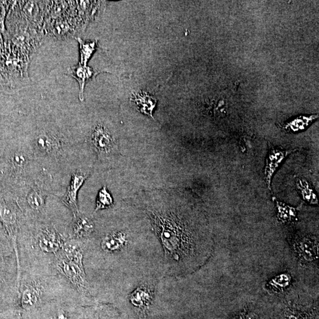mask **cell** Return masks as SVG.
<instances>
[{
	"mask_svg": "<svg viewBox=\"0 0 319 319\" xmlns=\"http://www.w3.org/2000/svg\"><path fill=\"white\" fill-rule=\"evenodd\" d=\"M239 319H257V316L254 313L248 312V313H244L241 314Z\"/></svg>",
	"mask_w": 319,
	"mask_h": 319,
	"instance_id": "484cf974",
	"label": "cell"
},
{
	"mask_svg": "<svg viewBox=\"0 0 319 319\" xmlns=\"http://www.w3.org/2000/svg\"><path fill=\"white\" fill-rule=\"evenodd\" d=\"M296 186L305 201L310 204H318L317 195L315 193L313 187L306 179L301 177H297Z\"/></svg>",
	"mask_w": 319,
	"mask_h": 319,
	"instance_id": "ffe728a7",
	"label": "cell"
},
{
	"mask_svg": "<svg viewBox=\"0 0 319 319\" xmlns=\"http://www.w3.org/2000/svg\"><path fill=\"white\" fill-rule=\"evenodd\" d=\"M113 200L111 193L106 185L102 186L99 190L96 198V207L95 212L102 210V209L111 208L113 205Z\"/></svg>",
	"mask_w": 319,
	"mask_h": 319,
	"instance_id": "603a6c76",
	"label": "cell"
},
{
	"mask_svg": "<svg viewBox=\"0 0 319 319\" xmlns=\"http://www.w3.org/2000/svg\"><path fill=\"white\" fill-rule=\"evenodd\" d=\"M318 117L317 114L300 115L285 124L283 129L289 133H299L306 130Z\"/></svg>",
	"mask_w": 319,
	"mask_h": 319,
	"instance_id": "e0dca14e",
	"label": "cell"
},
{
	"mask_svg": "<svg viewBox=\"0 0 319 319\" xmlns=\"http://www.w3.org/2000/svg\"><path fill=\"white\" fill-rule=\"evenodd\" d=\"M3 187L0 189V221L15 253L17 276L20 277V264L17 239L23 212L16 196L10 190Z\"/></svg>",
	"mask_w": 319,
	"mask_h": 319,
	"instance_id": "3957f363",
	"label": "cell"
},
{
	"mask_svg": "<svg viewBox=\"0 0 319 319\" xmlns=\"http://www.w3.org/2000/svg\"><path fill=\"white\" fill-rule=\"evenodd\" d=\"M62 249L65 256L64 257L74 263L84 267L83 249L78 241L72 240L64 243Z\"/></svg>",
	"mask_w": 319,
	"mask_h": 319,
	"instance_id": "5bb4252c",
	"label": "cell"
},
{
	"mask_svg": "<svg viewBox=\"0 0 319 319\" xmlns=\"http://www.w3.org/2000/svg\"><path fill=\"white\" fill-rule=\"evenodd\" d=\"M131 100L136 103L141 112L149 116H152V111L157 104V99L147 92H139L133 93Z\"/></svg>",
	"mask_w": 319,
	"mask_h": 319,
	"instance_id": "4fadbf2b",
	"label": "cell"
},
{
	"mask_svg": "<svg viewBox=\"0 0 319 319\" xmlns=\"http://www.w3.org/2000/svg\"><path fill=\"white\" fill-rule=\"evenodd\" d=\"M58 267L73 285L82 292L87 290V283L84 267L64 257L60 259Z\"/></svg>",
	"mask_w": 319,
	"mask_h": 319,
	"instance_id": "52a82bcc",
	"label": "cell"
},
{
	"mask_svg": "<svg viewBox=\"0 0 319 319\" xmlns=\"http://www.w3.org/2000/svg\"><path fill=\"white\" fill-rule=\"evenodd\" d=\"M51 193L40 184L33 183L25 186L16 195L21 211L31 218L44 219L46 214V202Z\"/></svg>",
	"mask_w": 319,
	"mask_h": 319,
	"instance_id": "277c9868",
	"label": "cell"
},
{
	"mask_svg": "<svg viewBox=\"0 0 319 319\" xmlns=\"http://www.w3.org/2000/svg\"><path fill=\"white\" fill-rule=\"evenodd\" d=\"M147 214L169 260L191 272L208 260L214 244L207 225L194 212L161 208L149 209Z\"/></svg>",
	"mask_w": 319,
	"mask_h": 319,
	"instance_id": "6da1fadb",
	"label": "cell"
},
{
	"mask_svg": "<svg viewBox=\"0 0 319 319\" xmlns=\"http://www.w3.org/2000/svg\"><path fill=\"white\" fill-rule=\"evenodd\" d=\"M303 241H301L300 243V253L304 255L305 258L307 259V261L313 260V259L316 258V254L317 253L315 252V247L310 246L311 245L314 244L309 240L304 238Z\"/></svg>",
	"mask_w": 319,
	"mask_h": 319,
	"instance_id": "cb8c5ba5",
	"label": "cell"
},
{
	"mask_svg": "<svg viewBox=\"0 0 319 319\" xmlns=\"http://www.w3.org/2000/svg\"><path fill=\"white\" fill-rule=\"evenodd\" d=\"M272 201L275 202L277 209V218L279 221L286 223L297 221V208L283 203L281 201H278L275 197H272Z\"/></svg>",
	"mask_w": 319,
	"mask_h": 319,
	"instance_id": "d6986e66",
	"label": "cell"
},
{
	"mask_svg": "<svg viewBox=\"0 0 319 319\" xmlns=\"http://www.w3.org/2000/svg\"><path fill=\"white\" fill-rule=\"evenodd\" d=\"M299 150L295 149H282L280 148H272L269 151L264 170V176L266 184L269 191H271V181L273 176L281 166L286 158L292 152Z\"/></svg>",
	"mask_w": 319,
	"mask_h": 319,
	"instance_id": "ba28073f",
	"label": "cell"
},
{
	"mask_svg": "<svg viewBox=\"0 0 319 319\" xmlns=\"http://www.w3.org/2000/svg\"><path fill=\"white\" fill-rule=\"evenodd\" d=\"M290 282V278L288 275L283 274L281 275H279L277 277L275 278V279L272 280V281L270 282V285L274 287L275 289H282L285 288L287 286L289 285V283Z\"/></svg>",
	"mask_w": 319,
	"mask_h": 319,
	"instance_id": "d4e9b609",
	"label": "cell"
},
{
	"mask_svg": "<svg viewBox=\"0 0 319 319\" xmlns=\"http://www.w3.org/2000/svg\"><path fill=\"white\" fill-rule=\"evenodd\" d=\"M76 39L79 44L81 55L79 63L82 65L87 66L89 60L97 48V39L94 41H85L79 37Z\"/></svg>",
	"mask_w": 319,
	"mask_h": 319,
	"instance_id": "7402d4cb",
	"label": "cell"
},
{
	"mask_svg": "<svg viewBox=\"0 0 319 319\" xmlns=\"http://www.w3.org/2000/svg\"><path fill=\"white\" fill-rule=\"evenodd\" d=\"M151 299V291L145 286L138 287L130 296V300L134 306L143 310L149 306Z\"/></svg>",
	"mask_w": 319,
	"mask_h": 319,
	"instance_id": "ac0fdd59",
	"label": "cell"
},
{
	"mask_svg": "<svg viewBox=\"0 0 319 319\" xmlns=\"http://www.w3.org/2000/svg\"><path fill=\"white\" fill-rule=\"evenodd\" d=\"M85 141L90 145L99 161L108 162L116 153L115 137L104 124H94Z\"/></svg>",
	"mask_w": 319,
	"mask_h": 319,
	"instance_id": "5b68a950",
	"label": "cell"
},
{
	"mask_svg": "<svg viewBox=\"0 0 319 319\" xmlns=\"http://www.w3.org/2000/svg\"><path fill=\"white\" fill-rule=\"evenodd\" d=\"M95 225L93 221L87 216L80 214L73 218L72 233L76 238H83L91 235L94 231Z\"/></svg>",
	"mask_w": 319,
	"mask_h": 319,
	"instance_id": "7c38bea8",
	"label": "cell"
},
{
	"mask_svg": "<svg viewBox=\"0 0 319 319\" xmlns=\"http://www.w3.org/2000/svg\"><path fill=\"white\" fill-rule=\"evenodd\" d=\"M51 32L58 37L70 36L74 33V22L73 19L65 16L54 20L51 26Z\"/></svg>",
	"mask_w": 319,
	"mask_h": 319,
	"instance_id": "9a60e30c",
	"label": "cell"
},
{
	"mask_svg": "<svg viewBox=\"0 0 319 319\" xmlns=\"http://www.w3.org/2000/svg\"><path fill=\"white\" fill-rule=\"evenodd\" d=\"M0 176L2 186L15 196L33 183L45 187L42 170L19 136L7 145L0 157Z\"/></svg>",
	"mask_w": 319,
	"mask_h": 319,
	"instance_id": "7a4b0ae2",
	"label": "cell"
},
{
	"mask_svg": "<svg viewBox=\"0 0 319 319\" xmlns=\"http://www.w3.org/2000/svg\"><path fill=\"white\" fill-rule=\"evenodd\" d=\"M67 73L75 79L79 84L80 92L79 99L81 101L84 100V89L85 84L91 78L97 74L94 70L87 66L81 65L80 63L67 70Z\"/></svg>",
	"mask_w": 319,
	"mask_h": 319,
	"instance_id": "30bf717a",
	"label": "cell"
},
{
	"mask_svg": "<svg viewBox=\"0 0 319 319\" xmlns=\"http://www.w3.org/2000/svg\"><path fill=\"white\" fill-rule=\"evenodd\" d=\"M90 169L89 167L84 166L74 169L71 173L65 193L60 198L63 204L72 212L73 218L80 214L78 207V195L90 175Z\"/></svg>",
	"mask_w": 319,
	"mask_h": 319,
	"instance_id": "8992f818",
	"label": "cell"
},
{
	"mask_svg": "<svg viewBox=\"0 0 319 319\" xmlns=\"http://www.w3.org/2000/svg\"><path fill=\"white\" fill-rule=\"evenodd\" d=\"M127 236L123 232H113L108 234L101 243L103 250L106 252H113L119 250L125 245Z\"/></svg>",
	"mask_w": 319,
	"mask_h": 319,
	"instance_id": "2e32d148",
	"label": "cell"
},
{
	"mask_svg": "<svg viewBox=\"0 0 319 319\" xmlns=\"http://www.w3.org/2000/svg\"><path fill=\"white\" fill-rule=\"evenodd\" d=\"M40 2L27 1L21 2V13L22 15L26 19L28 23L33 25L34 27L37 26L40 27L41 25L43 9L41 8Z\"/></svg>",
	"mask_w": 319,
	"mask_h": 319,
	"instance_id": "8fae6325",
	"label": "cell"
},
{
	"mask_svg": "<svg viewBox=\"0 0 319 319\" xmlns=\"http://www.w3.org/2000/svg\"><path fill=\"white\" fill-rule=\"evenodd\" d=\"M57 319H68V318H67L66 315L65 313H64L63 311H60L58 312Z\"/></svg>",
	"mask_w": 319,
	"mask_h": 319,
	"instance_id": "4316f807",
	"label": "cell"
},
{
	"mask_svg": "<svg viewBox=\"0 0 319 319\" xmlns=\"http://www.w3.org/2000/svg\"><path fill=\"white\" fill-rule=\"evenodd\" d=\"M39 300V293L35 287L29 286L21 293V304L25 310H30L36 306Z\"/></svg>",
	"mask_w": 319,
	"mask_h": 319,
	"instance_id": "44dd1931",
	"label": "cell"
},
{
	"mask_svg": "<svg viewBox=\"0 0 319 319\" xmlns=\"http://www.w3.org/2000/svg\"><path fill=\"white\" fill-rule=\"evenodd\" d=\"M45 225L38 233L39 247L46 253H56L62 248L61 236L54 227Z\"/></svg>",
	"mask_w": 319,
	"mask_h": 319,
	"instance_id": "9c48e42d",
	"label": "cell"
}]
</instances>
